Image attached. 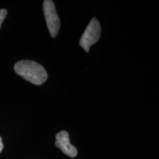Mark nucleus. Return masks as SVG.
Masks as SVG:
<instances>
[{
	"label": "nucleus",
	"mask_w": 159,
	"mask_h": 159,
	"mask_svg": "<svg viewBox=\"0 0 159 159\" xmlns=\"http://www.w3.org/2000/svg\"><path fill=\"white\" fill-rule=\"evenodd\" d=\"M14 70L17 75L35 85L46 82L47 72L41 65L33 61H21L16 63Z\"/></svg>",
	"instance_id": "f257e3e1"
},
{
	"label": "nucleus",
	"mask_w": 159,
	"mask_h": 159,
	"mask_svg": "<svg viewBox=\"0 0 159 159\" xmlns=\"http://www.w3.org/2000/svg\"><path fill=\"white\" fill-rule=\"evenodd\" d=\"M3 149V144H2V138L0 137V152H2Z\"/></svg>",
	"instance_id": "423d86ee"
},
{
	"label": "nucleus",
	"mask_w": 159,
	"mask_h": 159,
	"mask_svg": "<svg viewBox=\"0 0 159 159\" xmlns=\"http://www.w3.org/2000/svg\"><path fill=\"white\" fill-rule=\"evenodd\" d=\"M100 35V24L96 18H93L81 36V39L80 40V45L86 52H89L91 46L99 41Z\"/></svg>",
	"instance_id": "f03ea898"
},
{
	"label": "nucleus",
	"mask_w": 159,
	"mask_h": 159,
	"mask_svg": "<svg viewBox=\"0 0 159 159\" xmlns=\"http://www.w3.org/2000/svg\"><path fill=\"white\" fill-rule=\"evenodd\" d=\"M7 12L5 9H1L0 10V27H1L2 24L4 19H5L6 16H7Z\"/></svg>",
	"instance_id": "39448f33"
},
{
	"label": "nucleus",
	"mask_w": 159,
	"mask_h": 159,
	"mask_svg": "<svg viewBox=\"0 0 159 159\" xmlns=\"http://www.w3.org/2000/svg\"><path fill=\"white\" fill-rule=\"evenodd\" d=\"M55 145L57 148L61 149L63 153L71 157L75 158L77 154V149L73 146L69 141V134L66 131H61L56 135V142Z\"/></svg>",
	"instance_id": "20e7f679"
},
{
	"label": "nucleus",
	"mask_w": 159,
	"mask_h": 159,
	"mask_svg": "<svg viewBox=\"0 0 159 159\" xmlns=\"http://www.w3.org/2000/svg\"><path fill=\"white\" fill-rule=\"evenodd\" d=\"M43 10L49 33L52 38L56 37L61 27V22L53 1L52 0L43 1Z\"/></svg>",
	"instance_id": "7ed1b4c3"
}]
</instances>
